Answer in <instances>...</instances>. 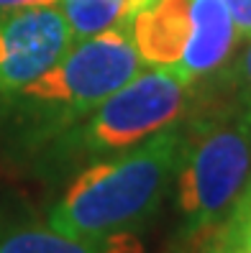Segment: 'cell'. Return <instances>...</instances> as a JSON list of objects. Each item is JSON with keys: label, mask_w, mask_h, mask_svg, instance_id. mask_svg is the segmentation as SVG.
Listing matches in <instances>:
<instances>
[{"label": "cell", "mask_w": 251, "mask_h": 253, "mask_svg": "<svg viewBox=\"0 0 251 253\" xmlns=\"http://www.w3.org/2000/svg\"><path fill=\"white\" fill-rule=\"evenodd\" d=\"M231 18L236 23V31L241 39H251V0H223Z\"/></svg>", "instance_id": "12"}, {"label": "cell", "mask_w": 251, "mask_h": 253, "mask_svg": "<svg viewBox=\"0 0 251 253\" xmlns=\"http://www.w3.org/2000/svg\"><path fill=\"white\" fill-rule=\"evenodd\" d=\"M59 0H0V13L18 10V8H36V5H56Z\"/></svg>", "instance_id": "13"}, {"label": "cell", "mask_w": 251, "mask_h": 253, "mask_svg": "<svg viewBox=\"0 0 251 253\" xmlns=\"http://www.w3.org/2000/svg\"><path fill=\"white\" fill-rule=\"evenodd\" d=\"M0 253H144L134 233L113 235H67L34 220L3 222Z\"/></svg>", "instance_id": "8"}, {"label": "cell", "mask_w": 251, "mask_h": 253, "mask_svg": "<svg viewBox=\"0 0 251 253\" xmlns=\"http://www.w3.org/2000/svg\"><path fill=\"white\" fill-rule=\"evenodd\" d=\"M144 64L177 69L193 36V0H151L128 23Z\"/></svg>", "instance_id": "6"}, {"label": "cell", "mask_w": 251, "mask_h": 253, "mask_svg": "<svg viewBox=\"0 0 251 253\" xmlns=\"http://www.w3.org/2000/svg\"><path fill=\"white\" fill-rule=\"evenodd\" d=\"M228 74H231V84H233V95L251 105V39Z\"/></svg>", "instance_id": "11"}, {"label": "cell", "mask_w": 251, "mask_h": 253, "mask_svg": "<svg viewBox=\"0 0 251 253\" xmlns=\"http://www.w3.org/2000/svg\"><path fill=\"white\" fill-rule=\"evenodd\" d=\"M185 151V128L169 126L128 151L90 161L75 174L47 225L67 235L136 233L167 200Z\"/></svg>", "instance_id": "1"}, {"label": "cell", "mask_w": 251, "mask_h": 253, "mask_svg": "<svg viewBox=\"0 0 251 253\" xmlns=\"http://www.w3.org/2000/svg\"><path fill=\"white\" fill-rule=\"evenodd\" d=\"M72 43L69 26L54 5L0 13V97L39 80Z\"/></svg>", "instance_id": "5"}, {"label": "cell", "mask_w": 251, "mask_h": 253, "mask_svg": "<svg viewBox=\"0 0 251 253\" xmlns=\"http://www.w3.org/2000/svg\"><path fill=\"white\" fill-rule=\"evenodd\" d=\"M251 179V105L236 97L185 130L177 210L187 235L215 233Z\"/></svg>", "instance_id": "2"}, {"label": "cell", "mask_w": 251, "mask_h": 253, "mask_svg": "<svg viewBox=\"0 0 251 253\" xmlns=\"http://www.w3.org/2000/svg\"><path fill=\"white\" fill-rule=\"evenodd\" d=\"M239 39L223 0H193V36L174 72L193 84L210 77L228 67Z\"/></svg>", "instance_id": "7"}, {"label": "cell", "mask_w": 251, "mask_h": 253, "mask_svg": "<svg viewBox=\"0 0 251 253\" xmlns=\"http://www.w3.org/2000/svg\"><path fill=\"white\" fill-rule=\"evenodd\" d=\"M134 3H136V10H141L144 5H149V3H151V0H134Z\"/></svg>", "instance_id": "14"}, {"label": "cell", "mask_w": 251, "mask_h": 253, "mask_svg": "<svg viewBox=\"0 0 251 253\" xmlns=\"http://www.w3.org/2000/svg\"><path fill=\"white\" fill-rule=\"evenodd\" d=\"M208 253H251V179L228 217L215 228Z\"/></svg>", "instance_id": "10"}, {"label": "cell", "mask_w": 251, "mask_h": 253, "mask_svg": "<svg viewBox=\"0 0 251 253\" xmlns=\"http://www.w3.org/2000/svg\"><path fill=\"white\" fill-rule=\"evenodd\" d=\"M59 10L77 43L108 28L128 26L136 16V3L134 0H59Z\"/></svg>", "instance_id": "9"}, {"label": "cell", "mask_w": 251, "mask_h": 253, "mask_svg": "<svg viewBox=\"0 0 251 253\" xmlns=\"http://www.w3.org/2000/svg\"><path fill=\"white\" fill-rule=\"evenodd\" d=\"M193 97V82L174 69L139 72L121 90L67 130L49 138L47 164L64 169L128 151L180 121Z\"/></svg>", "instance_id": "3"}, {"label": "cell", "mask_w": 251, "mask_h": 253, "mask_svg": "<svg viewBox=\"0 0 251 253\" xmlns=\"http://www.w3.org/2000/svg\"><path fill=\"white\" fill-rule=\"evenodd\" d=\"M141 56L128 26L108 28L72 43L59 62L39 80L13 92L28 121L41 126V136H56L90 115L100 102L141 72Z\"/></svg>", "instance_id": "4"}]
</instances>
